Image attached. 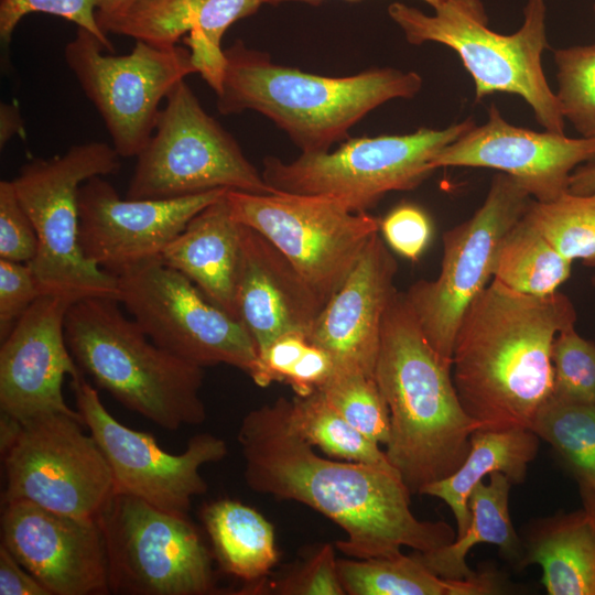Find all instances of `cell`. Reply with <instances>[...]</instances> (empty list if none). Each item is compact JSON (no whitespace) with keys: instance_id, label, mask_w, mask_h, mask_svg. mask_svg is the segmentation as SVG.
<instances>
[{"instance_id":"obj_1","label":"cell","mask_w":595,"mask_h":595,"mask_svg":"<svg viewBox=\"0 0 595 595\" xmlns=\"http://www.w3.org/2000/svg\"><path fill=\"white\" fill-rule=\"evenodd\" d=\"M237 440L244 478L256 493L304 504L344 530L336 548L356 559L425 552L456 538L445 521L418 519L396 472L320 456L298 431L284 397L249 411Z\"/></svg>"},{"instance_id":"obj_2","label":"cell","mask_w":595,"mask_h":595,"mask_svg":"<svg viewBox=\"0 0 595 595\" xmlns=\"http://www.w3.org/2000/svg\"><path fill=\"white\" fill-rule=\"evenodd\" d=\"M575 321L565 294H523L494 279L472 302L455 336L452 377L479 430L531 428L552 396L553 340Z\"/></svg>"},{"instance_id":"obj_3","label":"cell","mask_w":595,"mask_h":595,"mask_svg":"<svg viewBox=\"0 0 595 595\" xmlns=\"http://www.w3.org/2000/svg\"><path fill=\"white\" fill-rule=\"evenodd\" d=\"M375 379L390 413L385 453L411 495L456 472L480 426L459 401L452 365L398 291L382 320Z\"/></svg>"},{"instance_id":"obj_4","label":"cell","mask_w":595,"mask_h":595,"mask_svg":"<svg viewBox=\"0 0 595 595\" xmlns=\"http://www.w3.org/2000/svg\"><path fill=\"white\" fill-rule=\"evenodd\" d=\"M224 54L218 111H257L283 130L302 153L329 151L371 110L391 99L414 97L423 84L418 73L391 67L344 77L310 74L275 64L269 54L240 40Z\"/></svg>"},{"instance_id":"obj_5","label":"cell","mask_w":595,"mask_h":595,"mask_svg":"<svg viewBox=\"0 0 595 595\" xmlns=\"http://www.w3.org/2000/svg\"><path fill=\"white\" fill-rule=\"evenodd\" d=\"M119 303L110 296H88L68 307L66 344L82 372L163 429L202 424L203 367L156 345Z\"/></svg>"},{"instance_id":"obj_6","label":"cell","mask_w":595,"mask_h":595,"mask_svg":"<svg viewBox=\"0 0 595 595\" xmlns=\"http://www.w3.org/2000/svg\"><path fill=\"white\" fill-rule=\"evenodd\" d=\"M433 10L426 14L393 2L388 14L410 44L434 42L453 50L473 78L476 101L498 93L517 95L541 127L564 133L565 119L541 63L548 47L545 0H527L523 22L511 34L488 26L480 0H446Z\"/></svg>"},{"instance_id":"obj_7","label":"cell","mask_w":595,"mask_h":595,"mask_svg":"<svg viewBox=\"0 0 595 595\" xmlns=\"http://www.w3.org/2000/svg\"><path fill=\"white\" fill-rule=\"evenodd\" d=\"M120 156L106 142L72 145L65 153L25 163L12 180L35 228L39 248L29 263L44 293L73 301L117 299L116 275L86 259L79 244L78 191L95 176L117 173Z\"/></svg>"},{"instance_id":"obj_8","label":"cell","mask_w":595,"mask_h":595,"mask_svg":"<svg viewBox=\"0 0 595 595\" xmlns=\"http://www.w3.org/2000/svg\"><path fill=\"white\" fill-rule=\"evenodd\" d=\"M475 126L467 118L444 129L351 138L335 151L301 153L288 163L267 156L261 174L274 192L327 195L367 212L389 192L419 186L434 172L435 154Z\"/></svg>"},{"instance_id":"obj_9","label":"cell","mask_w":595,"mask_h":595,"mask_svg":"<svg viewBox=\"0 0 595 595\" xmlns=\"http://www.w3.org/2000/svg\"><path fill=\"white\" fill-rule=\"evenodd\" d=\"M165 100L152 137L137 156L127 198L166 199L219 188L277 193L235 138L204 110L185 79Z\"/></svg>"},{"instance_id":"obj_10","label":"cell","mask_w":595,"mask_h":595,"mask_svg":"<svg viewBox=\"0 0 595 595\" xmlns=\"http://www.w3.org/2000/svg\"><path fill=\"white\" fill-rule=\"evenodd\" d=\"M110 593H216L212 554L188 516L116 491L99 513Z\"/></svg>"},{"instance_id":"obj_11","label":"cell","mask_w":595,"mask_h":595,"mask_svg":"<svg viewBox=\"0 0 595 595\" xmlns=\"http://www.w3.org/2000/svg\"><path fill=\"white\" fill-rule=\"evenodd\" d=\"M232 217L268 239L325 304L340 288L380 220L327 195L228 190Z\"/></svg>"},{"instance_id":"obj_12","label":"cell","mask_w":595,"mask_h":595,"mask_svg":"<svg viewBox=\"0 0 595 595\" xmlns=\"http://www.w3.org/2000/svg\"><path fill=\"white\" fill-rule=\"evenodd\" d=\"M116 278L117 300L156 345L199 367L225 364L255 378L259 355L245 325L183 273L155 258Z\"/></svg>"},{"instance_id":"obj_13","label":"cell","mask_w":595,"mask_h":595,"mask_svg":"<svg viewBox=\"0 0 595 595\" xmlns=\"http://www.w3.org/2000/svg\"><path fill=\"white\" fill-rule=\"evenodd\" d=\"M89 31L77 32L64 57L95 106L120 158L138 156L153 134L159 105L187 75L197 73L188 48L136 41L129 54H105Z\"/></svg>"},{"instance_id":"obj_14","label":"cell","mask_w":595,"mask_h":595,"mask_svg":"<svg viewBox=\"0 0 595 595\" xmlns=\"http://www.w3.org/2000/svg\"><path fill=\"white\" fill-rule=\"evenodd\" d=\"M533 198L510 175H494L487 196L470 218L443 235L436 279L419 280L404 293L433 349L452 365L464 313L493 278L499 245Z\"/></svg>"},{"instance_id":"obj_15","label":"cell","mask_w":595,"mask_h":595,"mask_svg":"<svg viewBox=\"0 0 595 595\" xmlns=\"http://www.w3.org/2000/svg\"><path fill=\"white\" fill-rule=\"evenodd\" d=\"M79 420L45 414L22 422L3 454L1 502L28 501L74 517L97 519L116 493L111 468Z\"/></svg>"},{"instance_id":"obj_16","label":"cell","mask_w":595,"mask_h":595,"mask_svg":"<svg viewBox=\"0 0 595 595\" xmlns=\"http://www.w3.org/2000/svg\"><path fill=\"white\" fill-rule=\"evenodd\" d=\"M71 387L83 423L111 468L116 491L164 511L188 516L193 498L208 488L201 467L224 459L228 454L226 442L210 433H199L187 441L181 454L169 453L151 434L116 420L85 375L71 379Z\"/></svg>"},{"instance_id":"obj_17","label":"cell","mask_w":595,"mask_h":595,"mask_svg":"<svg viewBox=\"0 0 595 595\" xmlns=\"http://www.w3.org/2000/svg\"><path fill=\"white\" fill-rule=\"evenodd\" d=\"M227 191L166 199H123L102 176L91 177L78 191L83 253L113 275L160 258L187 223Z\"/></svg>"},{"instance_id":"obj_18","label":"cell","mask_w":595,"mask_h":595,"mask_svg":"<svg viewBox=\"0 0 595 595\" xmlns=\"http://www.w3.org/2000/svg\"><path fill=\"white\" fill-rule=\"evenodd\" d=\"M1 544L51 595L110 594L98 520L28 501L2 504Z\"/></svg>"},{"instance_id":"obj_19","label":"cell","mask_w":595,"mask_h":595,"mask_svg":"<svg viewBox=\"0 0 595 595\" xmlns=\"http://www.w3.org/2000/svg\"><path fill=\"white\" fill-rule=\"evenodd\" d=\"M594 158L595 139L515 126L491 104L487 121L437 152L431 166L493 169L513 177L534 201L547 203L567 193L574 170Z\"/></svg>"},{"instance_id":"obj_20","label":"cell","mask_w":595,"mask_h":595,"mask_svg":"<svg viewBox=\"0 0 595 595\" xmlns=\"http://www.w3.org/2000/svg\"><path fill=\"white\" fill-rule=\"evenodd\" d=\"M73 302L62 294L41 295L1 340V412L21 422L62 413L83 423L62 391L66 376L75 379L84 375L65 338V316Z\"/></svg>"},{"instance_id":"obj_21","label":"cell","mask_w":595,"mask_h":595,"mask_svg":"<svg viewBox=\"0 0 595 595\" xmlns=\"http://www.w3.org/2000/svg\"><path fill=\"white\" fill-rule=\"evenodd\" d=\"M397 269L394 257L376 234L344 283L324 304L307 339L326 350L335 367L375 376L382 320L397 292Z\"/></svg>"},{"instance_id":"obj_22","label":"cell","mask_w":595,"mask_h":595,"mask_svg":"<svg viewBox=\"0 0 595 595\" xmlns=\"http://www.w3.org/2000/svg\"><path fill=\"white\" fill-rule=\"evenodd\" d=\"M236 306L260 357L282 335L307 337L324 303L268 239L242 225Z\"/></svg>"},{"instance_id":"obj_23","label":"cell","mask_w":595,"mask_h":595,"mask_svg":"<svg viewBox=\"0 0 595 595\" xmlns=\"http://www.w3.org/2000/svg\"><path fill=\"white\" fill-rule=\"evenodd\" d=\"M262 4L263 0H139L101 30L158 46H175L184 36L197 73L216 94L226 64L224 34Z\"/></svg>"},{"instance_id":"obj_24","label":"cell","mask_w":595,"mask_h":595,"mask_svg":"<svg viewBox=\"0 0 595 595\" xmlns=\"http://www.w3.org/2000/svg\"><path fill=\"white\" fill-rule=\"evenodd\" d=\"M241 232L242 225L232 217L225 194L197 213L160 256L236 318Z\"/></svg>"},{"instance_id":"obj_25","label":"cell","mask_w":595,"mask_h":595,"mask_svg":"<svg viewBox=\"0 0 595 595\" xmlns=\"http://www.w3.org/2000/svg\"><path fill=\"white\" fill-rule=\"evenodd\" d=\"M517 569L538 564L549 595H595V523L582 508L531 522Z\"/></svg>"},{"instance_id":"obj_26","label":"cell","mask_w":595,"mask_h":595,"mask_svg":"<svg viewBox=\"0 0 595 595\" xmlns=\"http://www.w3.org/2000/svg\"><path fill=\"white\" fill-rule=\"evenodd\" d=\"M539 436L527 428L477 430L470 436L468 454L451 476L425 486L420 495L443 500L456 521V538L470 521L468 499L474 487L491 473L500 472L511 484L524 482L529 464L539 450Z\"/></svg>"},{"instance_id":"obj_27","label":"cell","mask_w":595,"mask_h":595,"mask_svg":"<svg viewBox=\"0 0 595 595\" xmlns=\"http://www.w3.org/2000/svg\"><path fill=\"white\" fill-rule=\"evenodd\" d=\"M470 493V521L465 533L451 543L425 552L414 551L419 560L434 574L447 580H468L477 575L466 562L478 543L498 547L500 554L518 566L522 556V540L517 534L509 512L511 482L500 472L488 475Z\"/></svg>"},{"instance_id":"obj_28","label":"cell","mask_w":595,"mask_h":595,"mask_svg":"<svg viewBox=\"0 0 595 595\" xmlns=\"http://www.w3.org/2000/svg\"><path fill=\"white\" fill-rule=\"evenodd\" d=\"M337 570L349 595H487L500 594L505 582L493 572L468 580H447L431 572L414 554L339 559Z\"/></svg>"},{"instance_id":"obj_29","label":"cell","mask_w":595,"mask_h":595,"mask_svg":"<svg viewBox=\"0 0 595 595\" xmlns=\"http://www.w3.org/2000/svg\"><path fill=\"white\" fill-rule=\"evenodd\" d=\"M202 519L219 566L251 586L266 581L278 553L272 524L255 508L221 499L206 505Z\"/></svg>"},{"instance_id":"obj_30","label":"cell","mask_w":595,"mask_h":595,"mask_svg":"<svg viewBox=\"0 0 595 595\" xmlns=\"http://www.w3.org/2000/svg\"><path fill=\"white\" fill-rule=\"evenodd\" d=\"M572 261L562 256L523 216L501 240L493 279L530 295H549L571 275Z\"/></svg>"},{"instance_id":"obj_31","label":"cell","mask_w":595,"mask_h":595,"mask_svg":"<svg viewBox=\"0 0 595 595\" xmlns=\"http://www.w3.org/2000/svg\"><path fill=\"white\" fill-rule=\"evenodd\" d=\"M530 429L550 444L578 487L595 493V403L551 396Z\"/></svg>"},{"instance_id":"obj_32","label":"cell","mask_w":595,"mask_h":595,"mask_svg":"<svg viewBox=\"0 0 595 595\" xmlns=\"http://www.w3.org/2000/svg\"><path fill=\"white\" fill-rule=\"evenodd\" d=\"M292 419L300 434L332 458L396 472L385 451L348 423L320 390L292 400ZM398 474V473H397Z\"/></svg>"},{"instance_id":"obj_33","label":"cell","mask_w":595,"mask_h":595,"mask_svg":"<svg viewBox=\"0 0 595 595\" xmlns=\"http://www.w3.org/2000/svg\"><path fill=\"white\" fill-rule=\"evenodd\" d=\"M523 218L566 259L595 267V191L531 201Z\"/></svg>"},{"instance_id":"obj_34","label":"cell","mask_w":595,"mask_h":595,"mask_svg":"<svg viewBox=\"0 0 595 595\" xmlns=\"http://www.w3.org/2000/svg\"><path fill=\"white\" fill-rule=\"evenodd\" d=\"M327 402L354 428L377 444L390 439V413L375 376L335 367L318 389Z\"/></svg>"},{"instance_id":"obj_35","label":"cell","mask_w":595,"mask_h":595,"mask_svg":"<svg viewBox=\"0 0 595 595\" xmlns=\"http://www.w3.org/2000/svg\"><path fill=\"white\" fill-rule=\"evenodd\" d=\"M562 115L581 137L595 139V43L554 51Z\"/></svg>"},{"instance_id":"obj_36","label":"cell","mask_w":595,"mask_h":595,"mask_svg":"<svg viewBox=\"0 0 595 595\" xmlns=\"http://www.w3.org/2000/svg\"><path fill=\"white\" fill-rule=\"evenodd\" d=\"M552 397L595 403V343L569 327L554 338L551 349Z\"/></svg>"},{"instance_id":"obj_37","label":"cell","mask_w":595,"mask_h":595,"mask_svg":"<svg viewBox=\"0 0 595 595\" xmlns=\"http://www.w3.org/2000/svg\"><path fill=\"white\" fill-rule=\"evenodd\" d=\"M100 4L101 0H1V41L8 45L19 22L26 14L41 12L61 17L89 31L112 53L113 45L97 22Z\"/></svg>"},{"instance_id":"obj_38","label":"cell","mask_w":595,"mask_h":595,"mask_svg":"<svg viewBox=\"0 0 595 595\" xmlns=\"http://www.w3.org/2000/svg\"><path fill=\"white\" fill-rule=\"evenodd\" d=\"M39 240L33 223L23 208L12 181L0 182V259L30 263Z\"/></svg>"},{"instance_id":"obj_39","label":"cell","mask_w":595,"mask_h":595,"mask_svg":"<svg viewBox=\"0 0 595 595\" xmlns=\"http://www.w3.org/2000/svg\"><path fill=\"white\" fill-rule=\"evenodd\" d=\"M282 595H344L334 548L321 545L310 558L271 584Z\"/></svg>"},{"instance_id":"obj_40","label":"cell","mask_w":595,"mask_h":595,"mask_svg":"<svg viewBox=\"0 0 595 595\" xmlns=\"http://www.w3.org/2000/svg\"><path fill=\"white\" fill-rule=\"evenodd\" d=\"M45 294L29 263L0 259V339Z\"/></svg>"},{"instance_id":"obj_41","label":"cell","mask_w":595,"mask_h":595,"mask_svg":"<svg viewBox=\"0 0 595 595\" xmlns=\"http://www.w3.org/2000/svg\"><path fill=\"white\" fill-rule=\"evenodd\" d=\"M380 230L393 251L413 261L420 258L432 237L429 216L412 204L393 208L380 220Z\"/></svg>"},{"instance_id":"obj_42","label":"cell","mask_w":595,"mask_h":595,"mask_svg":"<svg viewBox=\"0 0 595 595\" xmlns=\"http://www.w3.org/2000/svg\"><path fill=\"white\" fill-rule=\"evenodd\" d=\"M334 368L331 355L310 342L285 382L292 387L295 396H307L321 389Z\"/></svg>"},{"instance_id":"obj_43","label":"cell","mask_w":595,"mask_h":595,"mask_svg":"<svg viewBox=\"0 0 595 595\" xmlns=\"http://www.w3.org/2000/svg\"><path fill=\"white\" fill-rule=\"evenodd\" d=\"M0 595H51L3 545H0Z\"/></svg>"},{"instance_id":"obj_44","label":"cell","mask_w":595,"mask_h":595,"mask_svg":"<svg viewBox=\"0 0 595 595\" xmlns=\"http://www.w3.org/2000/svg\"><path fill=\"white\" fill-rule=\"evenodd\" d=\"M23 120L15 105H0V145H3L14 136L23 132Z\"/></svg>"},{"instance_id":"obj_45","label":"cell","mask_w":595,"mask_h":595,"mask_svg":"<svg viewBox=\"0 0 595 595\" xmlns=\"http://www.w3.org/2000/svg\"><path fill=\"white\" fill-rule=\"evenodd\" d=\"M595 191V158L577 166L571 175L569 192L588 194Z\"/></svg>"},{"instance_id":"obj_46","label":"cell","mask_w":595,"mask_h":595,"mask_svg":"<svg viewBox=\"0 0 595 595\" xmlns=\"http://www.w3.org/2000/svg\"><path fill=\"white\" fill-rule=\"evenodd\" d=\"M22 422L1 412L0 414V452L3 455L20 434Z\"/></svg>"},{"instance_id":"obj_47","label":"cell","mask_w":595,"mask_h":595,"mask_svg":"<svg viewBox=\"0 0 595 595\" xmlns=\"http://www.w3.org/2000/svg\"><path fill=\"white\" fill-rule=\"evenodd\" d=\"M139 0H101V4L96 13L99 28L108 20L126 12Z\"/></svg>"},{"instance_id":"obj_48","label":"cell","mask_w":595,"mask_h":595,"mask_svg":"<svg viewBox=\"0 0 595 595\" xmlns=\"http://www.w3.org/2000/svg\"><path fill=\"white\" fill-rule=\"evenodd\" d=\"M578 488L583 508L588 512L595 523V493L584 487Z\"/></svg>"},{"instance_id":"obj_49","label":"cell","mask_w":595,"mask_h":595,"mask_svg":"<svg viewBox=\"0 0 595 595\" xmlns=\"http://www.w3.org/2000/svg\"><path fill=\"white\" fill-rule=\"evenodd\" d=\"M285 1H299V2H306V3H310V4H317L322 0H263V4H277V3H281V2H285ZM348 1H354V0H348ZM422 1H424L425 3L431 6L433 9H436L437 7H440L446 0H422Z\"/></svg>"},{"instance_id":"obj_50","label":"cell","mask_w":595,"mask_h":595,"mask_svg":"<svg viewBox=\"0 0 595 595\" xmlns=\"http://www.w3.org/2000/svg\"><path fill=\"white\" fill-rule=\"evenodd\" d=\"M592 285H593L594 291H595V275L592 278Z\"/></svg>"},{"instance_id":"obj_51","label":"cell","mask_w":595,"mask_h":595,"mask_svg":"<svg viewBox=\"0 0 595 595\" xmlns=\"http://www.w3.org/2000/svg\"><path fill=\"white\" fill-rule=\"evenodd\" d=\"M594 12H595V6H594Z\"/></svg>"}]
</instances>
